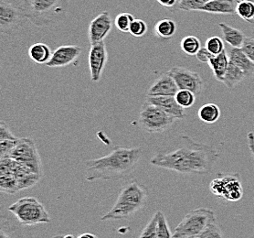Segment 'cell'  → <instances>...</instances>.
Here are the masks:
<instances>
[{
  "mask_svg": "<svg viewBox=\"0 0 254 238\" xmlns=\"http://www.w3.org/2000/svg\"><path fill=\"white\" fill-rule=\"evenodd\" d=\"M172 151H159L150 159L152 165L180 174L209 173L220 158L211 146L198 143L189 136H181Z\"/></svg>",
  "mask_w": 254,
  "mask_h": 238,
  "instance_id": "1",
  "label": "cell"
},
{
  "mask_svg": "<svg viewBox=\"0 0 254 238\" xmlns=\"http://www.w3.org/2000/svg\"><path fill=\"white\" fill-rule=\"evenodd\" d=\"M142 157L141 148L116 147L104 157L85 162V180H121L131 174Z\"/></svg>",
  "mask_w": 254,
  "mask_h": 238,
  "instance_id": "2",
  "label": "cell"
},
{
  "mask_svg": "<svg viewBox=\"0 0 254 238\" xmlns=\"http://www.w3.org/2000/svg\"><path fill=\"white\" fill-rule=\"evenodd\" d=\"M148 198L145 186L133 180L122 187L113 208L101 218L102 221L127 219L143 209Z\"/></svg>",
  "mask_w": 254,
  "mask_h": 238,
  "instance_id": "3",
  "label": "cell"
},
{
  "mask_svg": "<svg viewBox=\"0 0 254 238\" xmlns=\"http://www.w3.org/2000/svg\"><path fill=\"white\" fill-rule=\"evenodd\" d=\"M69 0H22L19 5L27 19L38 27H46L64 19Z\"/></svg>",
  "mask_w": 254,
  "mask_h": 238,
  "instance_id": "4",
  "label": "cell"
},
{
  "mask_svg": "<svg viewBox=\"0 0 254 238\" xmlns=\"http://www.w3.org/2000/svg\"><path fill=\"white\" fill-rule=\"evenodd\" d=\"M7 211L23 226L32 227L40 224H50L51 217L44 205L35 197H24L12 203Z\"/></svg>",
  "mask_w": 254,
  "mask_h": 238,
  "instance_id": "5",
  "label": "cell"
},
{
  "mask_svg": "<svg viewBox=\"0 0 254 238\" xmlns=\"http://www.w3.org/2000/svg\"><path fill=\"white\" fill-rule=\"evenodd\" d=\"M214 221H216V217L212 210L208 208L192 210L176 227L173 238H197Z\"/></svg>",
  "mask_w": 254,
  "mask_h": 238,
  "instance_id": "6",
  "label": "cell"
},
{
  "mask_svg": "<svg viewBox=\"0 0 254 238\" xmlns=\"http://www.w3.org/2000/svg\"><path fill=\"white\" fill-rule=\"evenodd\" d=\"M175 120L173 116L147 101L139 112V125L148 133H163L172 127Z\"/></svg>",
  "mask_w": 254,
  "mask_h": 238,
  "instance_id": "7",
  "label": "cell"
},
{
  "mask_svg": "<svg viewBox=\"0 0 254 238\" xmlns=\"http://www.w3.org/2000/svg\"><path fill=\"white\" fill-rule=\"evenodd\" d=\"M210 182L209 189L215 196L226 202L236 203L243 196V188L239 173H220Z\"/></svg>",
  "mask_w": 254,
  "mask_h": 238,
  "instance_id": "8",
  "label": "cell"
},
{
  "mask_svg": "<svg viewBox=\"0 0 254 238\" xmlns=\"http://www.w3.org/2000/svg\"><path fill=\"white\" fill-rule=\"evenodd\" d=\"M22 164L36 174L42 176L41 158L37 150L34 140L29 138L19 139L16 148L13 150L9 157Z\"/></svg>",
  "mask_w": 254,
  "mask_h": 238,
  "instance_id": "9",
  "label": "cell"
},
{
  "mask_svg": "<svg viewBox=\"0 0 254 238\" xmlns=\"http://www.w3.org/2000/svg\"><path fill=\"white\" fill-rule=\"evenodd\" d=\"M27 18L19 6L1 0L0 4V29L2 34H12L19 29Z\"/></svg>",
  "mask_w": 254,
  "mask_h": 238,
  "instance_id": "10",
  "label": "cell"
},
{
  "mask_svg": "<svg viewBox=\"0 0 254 238\" xmlns=\"http://www.w3.org/2000/svg\"><path fill=\"white\" fill-rule=\"evenodd\" d=\"M168 74L173 77L179 90H188L195 93L196 96L202 93L204 81L200 76L185 67L175 66L168 71Z\"/></svg>",
  "mask_w": 254,
  "mask_h": 238,
  "instance_id": "11",
  "label": "cell"
},
{
  "mask_svg": "<svg viewBox=\"0 0 254 238\" xmlns=\"http://www.w3.org/2000/svg\"><path fill=\"white\" fill-rule=\"evenodd\" d=\"M107 61H108V53H107V49L104 41L92 44L89 52V57H88L92 81L94 82L100 81Z\"/></svg>",
  "mask_w": 254,
  "mask_h": 238,
  "instance_id": "12",
  "label": "cell"
},
{
  "mask_svg": "<svg viewBox=\"0 0 254 238\" xmlns=\"http://www.w3.org/2000/svg\"><path fill=\"white\" fill-rule=\"evenodd\" d=\"M113 29V20L110 13L102 12L96 18H93L88 28V39L92 44L104 42Z\"/></svg>",
  "mask_w": 254,
  "mask_h": 238,
  "instance_id": "13",
  "label": "cell"
},
{
  "mask_svg": "<svg viewBox=\"0 0 254 238\" xmlns=\"http://www.w3.org/2000/svg\"><path fill=\"white\" fill-rule=\"evenodd\" d=\"M81 47L77 45H63L53 51L52 59L46 64L51 68H62L73 64L81 55Z\"/></svg>",
  "mask_w": 254,
  "mask_h": 238,
  "instance_id": "14",
  "label": "cell"
},
{
  "mask_svg": "<svg viewBox=\"0 0 254 238\" xmlns=\"http://www.w3.org/2000/svg\"><path fill=\"white\" fill-rule=\"evenodd\" d=\"M179 90L173 77L167 73L159 76L153 82L147 91L146 96H175Z\"/></svg>",
  "mask_w": 254,
  "mask_h": 238,
  "instance_id": "15",
  "label": "cell"
},
{
  "mask_svg": "<svg viewBox=\"0 0 254 238\" xmlns=\"http://www.w3.org/2000/svg\"><path fill=\"white\" fill-rule=\"evenodd\" d=\"M145 101L158 106L176 119L185 117L184 108L178 104L175 96H146Z\"/></svg>",
  "mask_w": 254,
  "mask_h": 238,
  "instance_id": "16",
  "label": "cell"
},
{
  "mask_svg": "<svg viewBox=\"0 0 254 238\" xmlns=\"http://www.w3.org/2000/svg\"><path fill=\"white\" fill-rule=\"evenodd\" d=\"M237 0H210L200 11L211 14L235 15Z\"/></svg>",
  "mask_w": 254,
  "mask_h": 238,
  "instance_id": "17",
  "label": "cell"
},
{
  "mask_svg": "<svg viewBox=\"0 0 254 238\" xmlns=\"http://www.w3.org/2000/svg\"><path fill=\"white\" fill-rule=\"evenodd\" d=\"M228 55L231 63L240 67L247 77L254 76V64L243 52L242 48H231Z\"/></svg>",
  "mask_w": 254,
  "mask_h": 238,
  "instance_id": "18",
  "label": "cell"
},
{
  "mask_svg": "<svg viewBox=\"0 0 254 238\" xmlns=\"http://www.w3.org/2000/svg\"><path fill=\"white\" fill-rule=\"evenodd\" d=\"M230 64V59L228 53L224 51L219 55H215L208 63V66L213 72L214 76L218 81H223L225 77L226 72Z\"/></svg>",
  "mask_w": 254,
  "mask_h": 238,
  "instance_id": "19",
  "label": "cell"
},
{
  "mask_svg": "<svg viewBox=\"0 0 254 238\" xmlns=\"http://www.w3.org/2000/svg\"><path fill=\"white\" fill-rule=\"evenodd\" d=\"M224 41L228 44H230L232 48H242L246 39V36L244 35L243 31L240 29H234L231 26L225 23H220L219 25Z\"/></svg>",
  "mask_w": 254,
  "mask_h": 238,
  "instance_id": "20",
  "label": "cell"
},
{
  "mask_svg": "<svg viewBox=\"0 0 254 238\" xmlns=\"http://www.w3.org/2000/svg\"><path fill=\"white\" fill-rule=\"evenodd\" d=\"M52 50L45 43H35L29 47V56L35 64H47L52 56Z\"/></svg>",
  "mask_w": 254,
  "mask_h": 238,
  "instance_id": "21",
  "label": "cell"
},
{
  "mask_svg": "<svg viewBox=\"0 0 254 238\" xmlns=\"http://www.w3.org/2000/svg\"><path fill=\"white\" fill-rule=\"evenodd\" d=\"M153 32L159 39L169 40L173 38L177 32V23L170 18L160 19L155 24Z\"/></svg>",
  "mask_w": 254,
  "mask_h": 238,
  "instance_id": "22",
  "label": "cell"
},
{
  "mask_svg": "<svg viewBox=\"0 0 254 238\" xmlns=\"http://www.w3.org/2000/svg\"><path fill=\"white\" fill-rule=\"evenodd\" d=\"M245 78H247V76L244 74V72L240 67H238L236 64L231 63L230 61L224 80L222 82L225 84L227 87L232 89V88L236 87L238 84L241 83Z\"/></svg>",
  "mask_w": 254,
  "mask_h": 238,
  "instance_id": "23",
  "label": "cell"
},
{
  "mask_svg": "<svg viewBox=\"0 0 254 238\" xmlns=\"http://www.w3.org/2000/svg\"><path fill=\"white\" fill-rule=\"evenodd\" d=\"M198 118L206 124H214L220 117V107L213 103H208L202 105L197 112Z\"/></svg>",
  "mask_w": 254,
  "mask_h": 238,
  "instance_id": "24",
  "label": "cell"
},
{
  "mask_svg": "<svg viewBox=\"0 0 254 238\" xmlns=\"http://www.w3.org/2000/svg\"><path fill=\"white\" fill-rule=\"evenodd\" d=\"M236 15L244 21L254 24V2L249 0L237 1Z\"/></svg>",
  "mask_w": 254,
  "mask_h": 238,
  "instance_id": "25",
  "label": "cell"
},
{
  "mask_svg": "<svg viewBox=\"0 0 254 238\" xmlns=\"http://www.w3.org/2000/svg\"><path fill=\"white\" fill-rule=\"evenodd\" d=\"M180 48L187 55L196 56V53L201 49V43L196 36H187L181 41Z\"/></svg>",
  "mask_w": 254,
  "mask_h": 238,
  "instance_id": "26",
  "label": "cell"
},
{
  "mask_svg": "<svg viewBox=\"0 0 254 238\" xmlns=\"http://www.w3.org/2000/svg\"><path fill=\"white\" fill-rule=\"evenodd\" d=\"M134 19L135 18H133V15L130 13H127V12L120 13L119 15L116 16L115 19L116 29L123 33H127V32L129 33V29Z\"/></svg>",
  "mask_w": 254,
  "mask_h": 238,
  "instance_id": "27",
  "label": "cell"
},
{
  "mask_svg": "<svg viewBox=\"0 0 254 238\" xmlns=\"http://www.w3.org/2000/svg\"><path fill=\"white\" fill-rule=\"evenodd\" d=\"M176 101L181 107L190 108L195 104L196 94L188 90H179V92L175 95Z\"/></svg>",
  "mask_w": 254,
  "mask_h": 238,
  "instance_id": "28",
  "label": "cell"
},
{
  "mask_svg": "<svg viewBox=\"0 0 254 238\" xmlns=\"http://www.w3.org/2000/svg\"><path fill=\"white\" fill-rule=\"evenodd\" d=\"M157 238H173V234L170 231L166 216L161 211L157 212Z\"/></svg>",
  "mask_w": 254,
  "mask_h": 238,
  "instance_id": "29",
  "label": "cell"
},
{
  "mask_svg": "<svg viewBox=\"0 0 254 238\" xmlns=\"http://www.w3.org/2000/svg\"><path fill=\"white\" fill-rule=\"evenodd\" d=\"M206 48L215 56L225 51V44L221 38L218 36H213L208 38L206 41Z\"/></svg>",
  "mask_w": 254,
  "mask_h": 238,
  "instance_id": "30",
  "label": "cell"
},
{
  "mask_svg": "<svg viewBox=\"0 0 254 238\" xmlns=\"http://www.w3.org/2000/svg\"><path fill=\"white\" fill-rule=\"evenodd\" d=\"M210 0H181L179 9L183 11H200Z\"/></svg>",
  "mask_w": 254,
  "mask_h": 238,
  "instance_id": "31",
  "label": "cell"
},
{
  "mask_svg": "<svg viewBox=\"0 0 254 238\" xmlns=\"http://www.w3.org/2000/svg\"><path fill=\"white\" fill-rule=\"evenodd\" d=\"M157 218L158 215L156 212L146 227L143 229L138 238H157Z\"/></svg>",
  "mask_w": 254,
  "mask_h": 238,
  "instance_id": "32",
  "label": "cell"
},
{
  "mask_svg": "<svg viewBox=\"0 0 254 238\" xmlns=\"http://www.w3.org/2000/svg\"><path fill=\"white\" fill-rule=\"evenodd\" d=\"M197 238H224V237L217 221H214Z\"/></svg>",
  "mask_w": 254,
  "mask_h": 238,
  "instance_id": "33",
  "label": "cell"
},
{
  "mask_svg": "<svg viewBox=\"0 0 254 238\" xmlns=\"http://www.w3.org/2000/svg\"><path fill=\"white\" fill-rule=\"evenodd\" d=\"M146 31H147V25L143 19H138V18H135L133 20L129 29V33L135 38L143 37L146 33Z\"/></svg>",
  "mask_w": 254,
  "mask_h": 238,
  "instance_id": "34",
  "label": "cell"
},
{
  "mask_svg": "<svg viewBox=\"0 0 254 238\" xmlns=\"http://www.w3.org/2000/svg\"><path fill=\"white\" fill-rule=\"evenodd\" d=\"M18 140H0V156L1 159L9 157L13 150L16 148L18 143Z\"/></svg>",
  "mask_w": 254,
  "mask_h": 238,
  "instance_id": "35",
  "label": "cell"
},
{
  "mask_svg": "<svg viewBox=\"0 0 254 238\" xmlns=\"http://www.w3.org/2000/svg\"><path fill=\"white\" fill-rule=\"evenodd\" d=\"M242 49L254 64V38L246 37Z\"/></svg>",
  "mask_w": 254,
  "mask_h": 238,
  "instance_id": "36",
  "label": "cell"
},
{
  "mask_svg": "<svg viewBox=\"0 0 254 238\" xmlns=\"http://www.w3.org/2000/svg\"><path fill=\"white\" fill-rule=\"evenodd\" d=\"M17 140V137L13 135L10 129L6 126L4 121L0 122V140Z\"/></svg>",
  "mask_w": 254,
  "mask_h": 238,
  "instance_id": "37",
  "label": "cell"
},
{
  "mask_svg": "<svg viewBox=\"0 0 254 238\" xmlns=\"http://www.w3.org/2000/svg\"><path fill=\"white\" fill-rule=\"evenodd\" d=\"M156 1L166 9L174 12L179 9V3L181 0H156Z\"/></svg>",
  "mask_w": 254,
  "mask_h": 238,
  "instance_id": "38",
  "label": "cell"
},
{
  "mask_svg": "<svg viewBox=\"0 0 254 238\" xmlns=\"http://www.w3.org/2000/svg\"><path fill=\"white\" fill-rule=\"evenodd\" d=\"M214 55L208 51L206 47H201V49L196 53V57L200 63L202 64H208L210 62Z\"/></svg>",
  "mask_w": 254,
  "mask_h": 238,
  "instance_id": "39",
  "label": "cell"
},
{
  "mask_svg": "<svg viewBox=\"0 0 254 238\" xmlns=\"http://www.w3.org/2000/svg\"><path fill=\"white\" fill-rule=\"evenodd\" d=\"M247 143H248L249 151H251L252 157L254 159V132H249L247 134Z\"/></svg>",
  "mask_w": 254,
  "mask_h": 238,
  "instance_id": "40",
  "label": "cell"
},
{
  "mask_svg": "<svg viewBox=\"0 0 254 238\" xmlns=\"http://www.w3.org/2000/svg\"><path fill=\"white\" fill-rule=\"evenodd\" d=\"M77 238H98L96 236H94L91 233H84V234H81Z\"/></svg>",
  "mask_w": 254,
  "mask_h": 238,
  "instance_id": "41",
  "label": "cell"
},
{
  "mask_svg": "<svg viewBox=\"0 0 254 238\" xmlns=\"http://www.w3.org/2000/svg\"><path fill=\"white\" fill-rule=\"evenodd\" d=\"M0 238H13L7 232H5L4 228L2 227L1 228V231H0Z\"/></svg>",
  "mask_w": 254,
  "mask_h": 238,
  "instance_id": "42",
  "label": "cell"
},
{
  "mask_svg": "<svg viewBox=\"0 0 254 238\" xmlns=\"http://www.w3.org/2000/svg\"><path fill=\"white\" fill-rule=\"evenodd\" d=\"M63 238H74V237L71 235H66V236H63Z\"/></svg>",
  "mask_w": 254,
  "mask_h": 238,
  "instance_id": "43",
  "label": "cell"
},
{
  "mask_svg": "<svg viewBox=\"0 0 254 238\" xmlns=\"http://www.w3.org/2000/svg\"><path fill=\"white\" fill-rule=\"evenodd\" d=\"M57 238H63V236H57Z\"/></svg>",
  "mask_w": 254,
  "mask_h": 238,
  "instance_id": "44",
  "label": "cell"
},
{
  "mask_svg": "<svg viewBox=\"0 0 254 238\" xmlns=\"http://www.w3.org/2000/svg\"><path fill=\"white\" fill-rule=\"evenodd\" d=\"M237 1H239V0H237ZM249 1H253V2H254V0H249Z\"/></svg>",
  "mask_w": 254,
  "mask_h": 238,
  "instance_id": "45",
  "label": "cell"
},
{
  "mask_svg": "<svg viewBox=\"0 0 254 238\" xmlns=\"http://www.w3.org/2000/svg\"><path fill=\"white\" fill-rule=\"evenodd\" d=\"M57 238V237H54V238Z\"/></svg>",
  "mask_w": 254,
  "mask_h": 238,
  "instance_id": "46",
  "label": "cell"
}]
</instances>
